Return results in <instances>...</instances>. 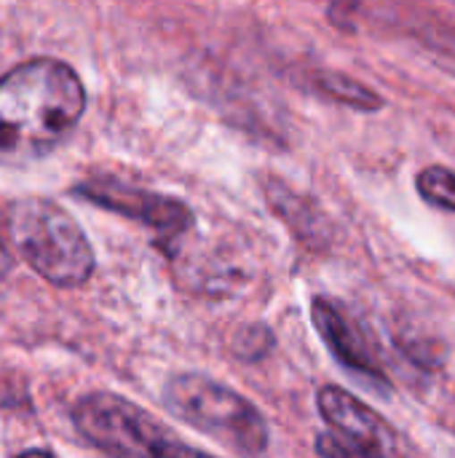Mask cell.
<instances>
[{
  "label": "cell",
  "mask_w": 455,
  "mask_h": 458,
  "mask_svg": "<svg viewBox=\"0 0 455 458\" xmlns=\"http://www.w3.org/2000/svg\"><path fill=\"white\" fill-rule=\"evenodd\" d=\"M86 89L59 59H32L0 75V166L48 156L80 121Z\"/></svg>",
  "instance_id": "6da1fadb"
},
{
  "label": "cell",
  "mask_w": 455,
  "mask_h": 458,
  "mask_svg": "<svg viewBox=\"0 0 455 458\" xmlns=\"http://www.w3.org/2000/svg\"><path fill=\"white\" fill-rule=\"evenodd\" d=\"M166 411L196 432L241 456H263L271 445L265 416L236 389L204 376L180 373L164 386Z\"/></svg>",
  "instance_id": "7a4b0ae2"
},
{
  "label": "cell",
  "mask_w": 455,
  "mask_h": 458,
  "mask_svg": "<svg viewBox=\"0 0 455 458\" xmlns=\"http://www.w3.org/2000/svg\"><path fill=\"white\" fill-rule=\"evenodd\" d=\"M13 250L46 282L80 287L94 274V250L80 225L48 199H21L11 207Z\"/></svg>",
  "instance_id": "3957f363"
},
{
  "label": "cell",
  "mask_w": 455,
  "mask_h": 458,
  "mask_svg": "<svg viewBox=\"0 0 455 458\" xmlns=\"http://www.w3.org/2000/svg\"><path fill=\"white\" fill-rule=\"evenodd\" d=\"M72 424L94 448L113 458H217L188 445L156 416L110 392L78 400Z\"/></svg>",
  "instance_id": "277c9868"
},
{
  "label": "cell",
  "mask_w": 455,
  "mask_h": 458,
  "mask_svg": "<svg viewBox=\"0 0 455 458\" xmlns=\"http://www.w3.org/2000/svg\"><path fill=\"white\" fill-rule=\"evenodd\" d=\"M75 196L145 225L161 242H174L196 225L193 209L185 201L164 193L139 191L118 180H86L75 188Z\"/></svg>",
  "instance_id": "5b68a950"
},
{
  "label": "cell",
  "mask_w": 455,
  "mask_h": 458,
  "mask_svg": "<svg viewBox=\"0 0 455 458\" xmlns=\"http://www.w3.org/2000/svg\"><path fill=\"white\" fill-rule=\"evenodd\" d=\"M316 408L324 424H330L333 435L354 445L373 448L383 456L402 458V440L397 429L351 392L341 386H322L316 392Z\"/></svg>",
  "instance_id": "8992f818"
},
{
  "label": "cell",
  "mask_w": 455,
  "mask_h": 458,
  "mask_svg": "<svg viewBox=\"0 0 455 458\" xmlns=\"http://www.w3.org/2000/svg\"><path fill=\"white\" fill-rule=\"evenodd\" d=\"M311 319H314V327L322 335L324 346L343 368H349L365 378H373L378 384H389V376L378 360L375 346L370 344L362 325L346 311V306H341L335 298L316 295L311 303Z\"/></svg>",
  "instance_id": "52a82bcc"
},
{
  "label": "cell",
  "mask_w": 455,
  "mask_h": 458,
  "mask_svg": "<svg viewBox=\"0 0 455 458\" xmlns=\"http://www.w3.org/2000/svg\"><path fill=\"white\" fill-rule=\"evenodd\" d=\"M314 86L330 97L333 102H341L346 107H354V110H362V113H378L386 99L373 91L370 86L359 83L357 78L351 75H343V72H335V70H322L314 75Z\"/></svg>",
  "instance_id": "ba28073f"
},
{
  "label": "cell",
  "mask_w": 455,
  "mask_h": 458,
  "mask_svg": "<svg viewBox=\"0 0 455 458\" xmlns=\"http://www.w3.org/2000/svg\"><path fill=\"white\" fill-rule=\"evenodd\" d=\"M416 188L424 201L437 209L455 212V172L448 166H426L416 177Z\"/></svg>",
  "instance_id": "9c48e42d"
},
{
  "label": "cell",
  "mask_w": 455,
  "mask_h": 458,
  "mask_svg": "<svg viewBox=\"0 0 455 458\" xmlns=\"http://www.w3.org/2000/svg\"><path fill=\"white\" fill-rule=\"evenodd\" d=\"M316 454L322 458H389L373 448H365V445H354L333 432H322L316 437Z\"/></svg>",
  "instance_id": "30bf717a"
},
{
  "label": "cell",
  "mask_w": 455,
  "mask_h": 458,
  "mask_svg": "<svg viewBox=\"0 0 455 458\" xmlns=\"http://www.w3.org/2000/svg\"><path fill=\"white\" fill-rule=\"evenodd\" d=\"M11 268V255H8V250H5V244L0 242V276L5 274Z\"/></svg>",
  "instance_id": "8fae6325"
},
{
  "label": "cell",
  "mask_w": 455,
  "mask_h": 458,
  "mask_svg": "<svg viewBox=\"0 0 455 458\" xmlns=\"http://www.w3.org/2000/svg\"><path fill=\"white\" fill-rule=\"evenodd\" d=\"M16 458H54L51 454H46V451H27V454H21V456Z\"/></svg>",
  "instance_id": "7c38bea8"
}]
</instances>
